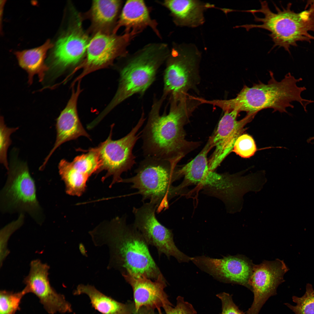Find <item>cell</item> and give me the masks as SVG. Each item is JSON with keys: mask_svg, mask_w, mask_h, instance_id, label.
<instances>
[{"mask_svg": "<svg viewBox=\"0 0 314 314\" xmlns=\"http://www.w3.org/2000/svg\"><path fill=\"white\" fill-rule=\"evenodd\" d=\"M222 303V312L220 314H245L240 310L234 303L232 295L223 292L217 294Z\"/></svg>", "mask_w": 314, "mask_h": 314, "instance_id": "33", "label": "cell"}, {"mask_svg": "<svg viewBox=\"0 0 314 314\" xmlns=\"http://www.w3.org/2000/svg\"><path fill=\"white\" fill-rule=\"evenodd\" d=\"M90 40L82 28L80 16L76 14L67 32L56 42L54 67L60 71L76 65L86 55Z\"/></svg>", "mask_w": 314, "mask_h": 314, "instance_id": "17", "label": "cell"}, {"mask_svg": "<svg viewBox=\"0 0 314 314\" xmlns=\"http://www.w3.org/2000/svg\"><path fill=\"white\" fill-rule=\"evenodd\" d=\"M73 294L75 295H87L92 306L102 314H134L135 311L134 304L119 302L89 284H79Z\"/></svg>", "mask_w": 314, "mask_h": 314, "instance_id": "22", "label": "cell"}, {"mask_svg": "<svg viewBox=\"0 0 314 314\" xmlns=\"http://www.w3.org/2000/svg\"><path fill=\"white\" fill-rule=\"evenodd\" d=\"M211 149L207 143L193 160L177 169V175L183 176L187 181L201 185L220 195L231 208L238 206L249 191V181L245 176L240 174H220L210 170L207 156Z\"/></svg>", "mask_w": 314, "mask_h": 314, "instance_id": "5", "label": "cell"}, {"mask_svg": "<svg viewBox=\"0 0 314 314\" xmlns=\"http://www.w3.org/2000/svg\"><path fill=\"white\" fill-rule=\"evenodd\" d=\"M256 151L254 140L246 134H241L236 140L232 150L243 158H247L253 156Z\"/></svg>", "mask_w": 314, "mask_h": 314, "instance_id": "31", "label": "cell"}, {"mask_svg": "<svg viewBox=\"0 0 314 314\" xmlns=\"http://www.w3.org/2000/svg\"><path fill=\"white\" fill-rule=\"evenodd\" d=\"M156 26V22L151 19L143 1L129 0L123 8L113 33L116 34L120 27L123 26L125 28V33L132 37L149 26L158 35Z\"/></svg>", "mask_w": 314, "mask_h": 314, "instance_id": "20", "label": "cell"}, {"mask_svg": "<svg viewBox=\"0 0 314 314\" xmlns=\"http://www.w3.org/2000/svg\"><path fill=\"white\" fill-rule=\"evenodd\" d=\"M166 314H197L193 305L185 301L184 298L180 296L176 299V304L173 307L168 306L164 308ZM159 314H163L161 308L157 309Z\"/></svg>", "mask_w": 314, "mask_h": 314, "instance_id": "32", "label": "cell"}, {"mask_svg": "<svg viewBox=\"0 0 314 314\" xmlns=\"http://www.w3.org/2000/svg\"><path fill=\"white\" fill-rule=\"evenodd\" d=\"M186 95L172 97L167 114L159 113L164 97L154 103L147 124L141 131L145 157L165 160L176 167L184 157L200 145L199 142L185 138L184 126L198 104Z\"/></svg>", "mask_w": 314, "mask_h": 314, "instance_id": "1", "label": "cell"}, {"mask_svg": "<svg viewBox=\"0 0 314 314\" xmlns=\"http://www.w3.org/2000/svg\"><path fill=\"white\" fill-rule=\"evenodd\" d=\"M121 3L118 0L93 1L87 15L94 33H112L110 30L115 21Z\"/></svg>", "mask_w": 314, "mask_h": 314, "instance_id": "23", "label": "cell"}, {"mask_svg": "<svg viewBox=\"0 0 314 314\" xmlns=\"http://www.w3.org/2000/svg\"><path fill=\"white\" fill-rule=\"evenodd\" d=\"M191 261L217 280L241 285L252 292L249 282L254 264L246 256L238 254L218 259L201 256L191 257Z\"/></svg>", "mask_w": 314, "mask_h": 314, "instance_id": "12", "label": "cell"}, {"mask_svg": "<svg viewBox=\"0 0 314 314\" xmlns=\"http://www.w3.org/2000/svg\"><path fill=\"white\" fill-rule=\"evenodd\" d=\"M126 216L114 218L90 231L96 246L106 245L109 250L108 267L126 273L155 280L161 272L152 257L148 245L133 224H128Z\"/></svg>", "mask_w": 314, "mask_h": 314, "instance_id": "2", "label": "cell"}, {"mask_svg": "<svg viewBox=\"0 0 314 314\" xmlns=\"http://www.w3.org/2000/svg\"><path fill=\"white\" fill-rule=\"evenodd\" d=\"M154 310L145 307L140 308L134 314H154Z\"/></svg>", "mask_w": 314, "mask_h": 314, "instance_id": "34", "label": "cell"}, {"mask_svg": "<svg viewBox=\"0 0 314 314\" xmlns=\"http://www.w3.org/2000/svg\"><path fill=\"white\" fill-rule=\"evenodd\" d=\"M261 8L258 9L242 10L251 13L254 20L260 24H245L236 26L248 31L253 28H260L269 31V35L274 43L273 48L282 47L290 52L291 46H297V42L314 40V36L309 32H314V1L310 2L308 9L299 13L291 10L292 4L285 8H279L274 3L276 13L272 11L266 1H260Z\"/></svg>", "mask_w": 314, "mask_h": 314, "instance_id": "4", "label": "cell"}, {"mask_svg": "<svg viewBox=\"0 0 314 314\" xmlns=\"http://www.w3.org/2000/svg\"><path fill=\"white\" fill-rule=\"evenodd\" d=\"M49 268L47 264L40 260L31 261L28 274L23 280L26 285L24 289L27 293H32L36 295L50 314L72 312L70 303L63 295L57 293L51 286L48 278Z\"/></svg>", "mask_w": 314, "mask_h": 314, "instance_id": "15", "label": "cell"}, {"mask_svg": "<svg viewBox=\"0 0 314 314\" xmlns=\"http://www.w3.org/2000/svg\"><path fill=\"white\" fill-rule=\"evenodd\" d=\"M200 56L192 44H181L172 49L165 72L163 95L185 94L194 86L198 80Z\"/></svg>", "mask_w": 314, "mask_h": 314, "instance_id": "10", "label": "cell"}, {"mask_svg": "<svg viewBox=\"0 0 314 314\" xmlns=\"http://www.w3.org/2000/svg\"><path fill=\"white\" fill-rule=\"evenodd\" d=\"M85 154L75 157L72 164L73 166L90 177L93 174H97L100 167L98 155L93 148H91Z\"/></svg>", "mask_w": 314, "mask_h": 314, "instance_id": "26", "label": "cell"}, {"mask_svg": "<svg viewBox=\"0 0 314 314\" xmlns=\"http://www.w3.org/2000/svg\"><path fill=\"white\" fill-rule=\"evenodd\" d=\"M157 207L149 202L139 208H133V224L141 233L148 245L155 247L159 256L164 254L169 258L174 257L179 263H188L191 257L180 251L175 245L172 230L160 223L156 217Z\"/></svg>", "mask_w": 314, "mask_h": 314, "instance_id": "11", "label": "cell"}, {"mask_svg": "<svg viewBox=\"0 0 314 314\" xmlns=\"http://www.w3.org/2000/svg\"><path fill=\"white\" fill-rule=\"evenodd\" d=\"M145 119L143 113L136 125L131 131L123 138L116 140L112 139L113 127L111 126L109 135L104 142L93 148L97 152L100 163L97 173L105 170L106 175L103 181L108 177L112 176L113 180L110 186L115 183L121 182L122 174L131 169L136 163L135 157L133 150L138 139L141 137V131L137 132L143 125Z\"/></svg>", "mask_w": 314, "mask_h": 314, "instance_id": "9", "label": "cell"}, {"mask_svg": "<svg viewBox=\"0 0 314 314\" xmlns=\"http://www.w3.org/2000/svg\"><path fill=\"white\" fill-rule=\"evenodd\" d=\"M53 46L49 40L42 46L34 49L16 52L15 55L20 66L27 72L28 82H32L34 76L38 75L40 81L44 79L48 67L44 63L47 53Z\"/></svg>", "mask_w": 314, "mask_h": 314, "instance_id": "24", "label": "cell"}, {"mask_svg": "<svg viewBox=\"0 0 314 314\" xmlns=\"http://www.w3.org/2000/svg\"><path fill=\"white\" fill-rule=\"evenodd\" d=\"M79 249L81 254L83 255H86V251L84 245L82 244H80L79 245Z\"/></svg>", "mask_w": 314, "mask_h": 314, "instance_id": "35", "label": "cell"}, {"mask_svg": "<svg viewBox=\"0 0 314 314\" xmlns=\"http://www.w3.org/2000/svg\"><path fill=\"white\" fill-rule=\"evenodd\" d=\"M131 37L125 33L118 35L113 33H94L88 44L85 58L80 67L83 68V71L77 79L109 66L115 59L124 56Z\"/></svg>", "mask_w": 314, "mask_h": 314, "instance_id": "13", "label": "cell"}, {"mask_svg": "<svg viewBox=\"0 0 314 314\" xmlns=\"http://www.w3.org/2000/svg\"><path fill=\"white\" fill-rule=\"evenodd\" d=\"M239 112L237 110L224 112L217 129L208 141L215 150L208 160L210 169H216L233 150L235 142L244 131L245 126L254 118L256 114H247L237 120Z\"/></svg>", "mask_w": 314, "mask_h": 314, "instance_id": "16", "label": "cell"}, {"mask_svg": "<svg viewBox=\"0 0 314 314\" xmlns=\"http://www.w3.org/2000/svg\"><path fill=\"white\" fill-rule=\"evenodd\" d=\"M59 173L65 183V191L68 195L79 197L85 191L87 182L90 177L74 167L71 162L65 159L60 161Z\"/></svg>", "mask_w": 314, "mask_h": 314, "instance_id": "25", "label": "cell"}, {"mask_svg": "<svg viewBox=\"0 0 314 314\" xmlns=\"http://www.w3.org/2000/svg\"><path fill=\"white\" fill-rule=\"evenodd\" d=\"M122 276L133 289L135 311L142 307L155 310L168 306H174L164 291L166 281L162 273L154 281L144 276H137L129 273Z\"/></svg>", "mask_w": 314, "mask_h": 314, "instance_id": "18", "label": "cell"}, {"mask_svg": "<svg viewBox=\"0 0 314 314\" xmlns=\"http://www.w3.org/2000/svg\"><path fill=\"white\" fill-rule=\"evenodd\" d=\"M289 270L283 261L278 258L254 265L249 282L254 299L245 314L259 313L268 299L276 295L277 288L285 281L284 275Z\"/></svg>", "mask_w": 314, "mask_h": 314, "instance_id": "14", "label": "cell"}, {"mask_svg": "<svg viewBox=\"0 0 314 314\" xmlns=\"http://www.w3.org/2000/svg\"><path fill=\"white\" fill-rule=\"evenodd\" d=\"M292 299L296 304L293 306L289 303H284L295 314H314V290L309 283L306 286V291L302 297L293 296Z\"/></svg>", "mask_w": 314, "mask_h": 314, "instance_id": "27", "label": "cell"}, {"mask_svg": "<svg viewBox=\"0 0 314 314\" xmlns=\"http://www.w3.org/2000/svg\"><path fill=\"white\" fill-rule=\"evenodd\" d=\"M27 293L24 289L18 292L1 290L0 292V314H15L20 310V304Z\"/></svg>", "mask_w": 314, "mask_h": 314, "instance_id": "28", "label": "cell"}, {"mask_svg": "<svg viewBox=\"0 0 314 314\" xmlns=\"http://www.w3.org/2000/svg\"><path fill=\"white\" fill-rule=\"evenodd\" d=\"M11 152L6 182L0 194V208L3 213H26L41 224L44 216L37 199L36 188L27 163Z\"/></svg>", "mask_w": 314, "mask_h": 314, "instance_id": "6", "label": "cell"}, {"mask_svg": "<svg viewBox=\"0 0 314 314\" xmlns=\"http://www.w3.org/2000/svg\"><path fill=\"white\" fill-rule=\"evenodd\" d=\"M163 4L169 10L177 25L193 27L204 23L205 9L212 7L210 5L192 0H166Z\"/></svg>", "mask_w": 314, "mask_h": 314, "instance_id": "21", "label": "cell"}, {"mask_svg": "<svg viewBox=\"0 0 314 314\" xmlns=\"http://www.w3.org/2000/svg\"><path fill=\"white\" fill-rule=\"evenodd\" d=\"M79 83L76 89H73L67 104L57 118L56 124V136L52 149L45 158L41 167L43 168L53 153L63 143L84 136H90L83 127L79 119L77 109L78 97L81 92Z\"/></svg>", "mask_w": 314, "mask_h": 314, "instance_id": "19", "label": "cell"}, {"mask_svg": "<svg viewBox=\"0 0 314 314\" xmlns=\"http://www.w3.org/2000/svg\"><path fill=\"white\" fill-rule=\"evenodd\" d=\"M270 73L271 78L267 84L259 81L251 87L244 85L235 98L215 100L214 105L224 112L236 110L239 113L244 111L248 114H256L260 110L268 108L273 109V112L288 113L287 108H294L291 103L296 101L306 112L307 106L314 101L301 97V93L306 90V88L298 87L297 84L302 79L296 78L289 72L279 81L275 79L272 72Z\"/></svg>", "mask_w": 314, "mask_h": 314, "instance_id": "3", "label": "cell"}, {"mask_svg": "<svg viewBox=\"0 0 314 314\" xmlns=\"http://www.w3.org/2000/svg\"><path fill=\"white\" fill-rule=\"evenodd\" d=\"M18 127L9 128L4 123L3 118L1 117L0 121V162L8 170L9 168L7 153L8 148L12 141L10 139L11 134L18 129Z\"/></svg>", "mask_w": 314, "mask_h": 314, "instance_id": "30", "label": "cell"}, {"mask_svg": "<svg viewBox=\"0 0 314 314\" xmlns=\"http://www.w3.org/2000/svg\"><path fill=\"white\" fill-rule=\"evenodd\" d=\"M24 214L20 213L17 220L7 224L1 230V266L9 253L7 247L8 241L11 235L22 225L24 218Z\"/></svg>", "mask_w": 314, "mask_h": 314, "instance_id": "29", "label": "cell"}, {"mask_svg": "<svg viewBox=\"0 0 314 314\" xmlns=\"http://www.w3.org/2000/svg\"><path fill=\"white\" fill-rule=\"evenodd\" d=\"M168 54L164 44L149 45L138 53L122 71L117 91L104 113L106 115L134 94H143L154 81L158 68Z\"/></svg>", "mask_w": 314, "mask_h": 314, "instance_id": "7", "label": "cell"}, {"mask_svg": "<svg viewBox=\"0 0 314 314\" xmlns=\"http://www.w3.org/2000/svg\"><path fill=\"white\" fill-rule=\"evenodd\" d=\"M176 167L168 161L152 157H145L135 170L134 176L123 179L122 182L132 184L142 200L149 199L160 213L168 207L169 201L177 191L172 183L176 179Z\"/></svg>", "mask_w": 314, "mask_h": 314, "instance_id": "8", "label": "cell"}]
</instances>
